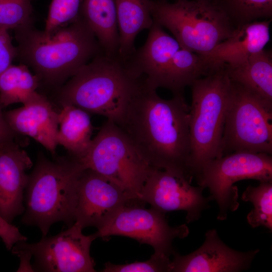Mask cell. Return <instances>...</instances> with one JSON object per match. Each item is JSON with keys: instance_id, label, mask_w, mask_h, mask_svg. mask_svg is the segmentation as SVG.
Here are the masks:
<instances>
[{"instance_id": "4", "label": "cell", "mask_w": 272, "mask_h": 272, "mask_svg": "<svg viewBox=\"0 0 272 272\" xmlns=\"http://www.w3.org/2000/svg\"><path fill=\"white\" fill-rule=\"evenodd\" d=\"M84 169L70 156L51 161L39 154L25 190L22 223L38 227L42 236H46L56 222H63L69 227L72 226L78 180Z\"/></svg>"}, {"instance_id": "9", "label": "cell", "mask_w": 272, "mask_h": 272, "mask_svg": "<svg viewBox=\"0 0 272 272\" xmlns=\"http://www.w3.org/2000/svg\"><path fill=\"white\" fill-rule=\"evenodd\" d=\"M194 177L198 186L209 189L218 205L217 219L223 221L239 205L235 182L248 179L272 182V157L264 153L233 152L208 161Z\"/></svg>"}, {"instance_id": "8", "label": "cell", "mask_w": 272, "mask_h": 272, "mask_svg": "<svg viewBox=\"0 0 272 272\" xmlns=\"http://www.w3.org/2000/svg\"><path fill=\"white\" fill-rule=\"evenodd\" d=\"M239 151L271 155L272 103L231 81L223 156Z\"/></svg>"}, {"instance_id": "27", "label": "cell", "mask_w": 272, "mask_h": 272, "mask_svg": "<svg viewBox=\"0 0 272 272\" xmlns=\"http://www.w3.org/2000/svg\"><path fill=\"white\" fill-rule=\"evenodd\" d=\"M172 261L169 256L154 252L146 261H135L124 264L105 263L103 272H171Z\"/></svg>"}, {"instance_id": "16", "label": "cell", "mask_w": 272, "mask_h": 272, "mask_svg": "<svg viewBox=\"0 0 272 272\" xmlns=\"http://www.w3.org/2000/svg\"><path fill=\"white\" fill-rule=\"evenodd\" d=\"M177 41L154 22L144 45L127 59L131 68L143 76L146 85L165 88L174 55L180 48Z\"/></svg>"}, {"instance_id": "19", "label": "cell", "mask_w": 272, "mask_h": 272, "mask_svg": "<svg viewBox=\"0 0 272 272\" xmlns=\"http://www.w3.org/2000/svg\"><path fill=\"white\" fill-rule=\"evenodd\" d=\"M230 80L272 103V55L257 52L223 63Z\"/></svg>"}, {"instance_id": "18", "label": "cell", "mask_w": 272, "mask_h": 272, "mask_svg": "<svg viewBox=\"0 0 272 272\" xmlns=\"http://www.w3.org/2000/svg\"><path fill=\"white\" fill-rule=\"evenodd\" d=\"M271 19L255 21L237 28L232 35L203 56L211 69L264 49L270 39Z\"/></svg>"}, {"instance_id": "28", "label": "cell", "mask_w": 272, "mask_h": 272, "mask_svg": "<svg viewBox=\"0 0 272 272\" xmlns=\"http://www.w3.org/2000/svg\"><path fill=\"white\" fill-rule=\"evenodd\" d=\"M82 0H52L44 30L50 32L75 20Z\"/></svg>"}, {"instance_id": "5", "label": "cell", "mask_w": 272, "mask_h": 272, "mask_svg": "<svg viewBox=\"0 0 272 272\" xmlns=\"http://www.w3.org/2000/svg\"><path fill=\"white\" fill-rule=\"evenodd\" d=\"M190 86L191 150L188 168L193 177L205 163L223 156L222 139L231 81L223 63Z\"/></svg>"}, {"instance_id": "2", "label": "cell", "mask_w": 272, "mask_h": 272, "mask_svg": "<svg viewBox=\"0 0 272 272\" xmlns=\"http://www.w3.org/2000/svg\"><path fill=\"white\" fill-rule=\"evenodd\" d=\"M17 56L38 78L57 84L71 78L103 52L95 35L79 15L74 21L48 32L31 23L15 30Z\"/></svg>"}, {"instance_id": "31", "label": "cell", "mask_w": 272, "mask_h": 272, "mask_svg": "<svg viewBox=\"0 0 272 272\" xmlns=\"http://www.w3.org/2000/svg\"><path fill=\"white\" fill-rule=\"evenodd\" d=\"M3 108L0 103V143L13 140L16 134L6 120L4 113L2 111Z\"/></svg>"}, {"instance_id": "25", "label": "cell", "mask_w": 272, "mask_h": 272, "mask_svg": "<svg viewBox=\"0 0 272 272\" xmlns=\"http://www.w3.org/2000/svg\"><path fill=\"white\" fill-rule=\"evenodd\" d=\"M241 199L251 202L254 208L248 213L247 220L252 228L262 226L272 230V182H260L258 186H248Z\"/></svg>"}, {"instance_id": "7", "label": "cell", "mask_w": 272, "mask_h": 272, "mask_svg": "<svg viewBox=\"0 0 272 272\" xmlns=\"http://www.w3.org/2000/svg\"><path fill=\"white\" fill-rule=\"evenodd\" d=\"M77 161L85 169L93 170L117 185L133 199H140L153 168L110 119L103 123L85 154Z\"/></svg>"}, {"instance_id": "14", "label": "cell", "mask_w": 272, "mask_h": 272, "mask_svg": "<svg viewBox=\"0 0 272 272\" xmlns=\"http://www.w3.org/2000/svg\"><path fill=\"white\" fill-rule=\"evenodd\" d=\"M259 251L234 250L221 240L216 229H211L202 245L193 252L186 255L174 252L171 272L241 271L250 267Z\"/></svg>"}, {"instance_id": "13", "label": "cell", "mask_w": 272, "mask_h": 272, "mask_svg": "<svg viewBox=\"0 0 272 272\" xmlns=\"http://www.w3.org/2000/svg\"><path fill=\"white\" fill-rule=\"evenodd\" d=\"M131 199L122 189L90 169H85L78 182L75 223L84 229L104 226Z\"/></svg>"}, {"instance_id": "29", "label": "cell", "mask_w": 272, "mask_h": 272, "mask_svg": "<svg viewBox=\"0 0 272 272\" xmlns=\"http://www.w3.org/2000/svg\"><path fill=\"white\" fill-rule=\"evenodd\" d=\"M17 54L8 31L0 28V75L12 64Z\"/></svg>"}, {"instance_id": "26", "label": "cell", "mask_w": 272, "mask_h": 272, "mask_svg": "<svg viewBox=\"0 0 272 272\" xmlns=\"http://www.w3.org/2000/svg\"><path fill=\"white\" fill-rule=\"evenodd\" d=\"M33 0H0V28L9 31L31 23Z\"/></svg>"}, {"instance_id": "17", "label": "cell", "mask_w": 272, "mask_h": 272, "mask_svg": "<svg viewBox=\"0 0 272 272\" xmlns=\"http://www.w3.org/2000/svg\"><path fill=\"white\" fill-rule=\"evenodd\" d=\"M4 116L15 133L31 137L55 154L58 113L44 96L37 93L23 106L5 112Z\"/></svg>"}, {"instance_id": "30", "label": "cell", "mask_w": 272, "mask_h": 272, "mask_svg": "<svg viewBox=\"0 0 272 272\" xmlns=\"http://www.w3.org/2000/svg\"><path fill=\"white\" fill-rule=\"evenodd\" d=\"M0 238L9 250L18 242L26 241L27 238L23 235L19 229L6 220L0 214Z\"/></svg>"}, {"instance_id": "11", "label": "cell", "mask_w": 272, "mask_h": 272, "mask_svg": "<svg viewBox=\"0 0 272 272\" xmlns=\"http://www.w3.org/2000/svg\"><path fill=\"white\" fill-rule=\"evenodd\" d=\"M82 230L74 223L55 236H42L37 243L20 241L13 247L34 257V271H96L90 249L97 237L95 233L84 235Z\"/></svg>"}, {"instance_id": "3", "label": "cell", "mask_w": 272, "mask_h": 272, "mask_svg": "<svg viewBox=\"0 0 272 272\" xmlns=\"http://www.w3.org/2000/svg\"><path fill=\"white\" fill-rule=\"evenodd\" d=\"M145 85L143 77L130 67L127 60L102 52L70 78L60 97L62 104L114 122Z\"/></svg>"}, {"instance_id": "24", "label": "cell", "mask_w": 272, "mask_h": 272, "mask_svg": "<svg viewBox=\"0 0 272 272\" xmlns=\"http://www.w3.org/2000/svg\"><path fill=\"white\" fill-rule=\"evenodd\" d=\"M235 28L260 19H271L272 0H212Z\"/></svg>"}, {"instance_id": "10", "label": "cell", "mask_w": 272, "mask_h": 272, "mask_svg": "<svg viewBox=\"0 0 272 272\" xmlns=\"http://www.w3.org/2000/svg\"><path fill=\"white\" fill-rule=\"evenodd\" d=\"M144 203L140 199L129 200L95 234L97 238L113 235L129 237L151 246L154 252L170 257L175 252L173 240L187 237L188 228L186 224L170 226L164 213L152 207L145 209Z\"/></svg>"}, {"instance_id": "12", "label": "cell", "mask_w": 272, "mask_h": 272, "mask_svg": "<svg viewBox=\"0 0 272 272\" xmlns=\"http://www.w3.org/2000/svg\"><path fill=\"white\" fill-rule=\"evenodd\" d=\"M192 178L168 170L153 168L141 192L140 199L165 214L186 212L187 223L197 220L213 200L202 194L203 188L191 184Z\"/></svg>"}, {"instance_id": "20", "label": "cell", "mask_w": 272, "mask_h": 272, "mask_svg": "<svg viewBox=\"0 0 272 272\" xmlns=\"http://www.w3.org/2000/svg\"><path fill=\"white\" fill-rule=\"evenodd\" d=\"M151 0H115L119 35L118 55L127 59L135 50L138 34L150 29L154 23L151 12Z\"/></svg>"}, {"instance_id": "22", "label": "cell", "mask_w": 272, "mask_h": 272, "mask_svg": "<svg viewBox=\"0 0 272 272\" xmlns=\"http://www.w3.org/2000/svg\"><path fill=\"white\" fill-rule=\"evenodd\" d=\"M58 113V145L77 160L85 154L92 140L93 126L89 113L73 105L62 104Z\"/></svg>"}, {"instance_id": "15", "label": "cell", "mask_w": 272, "mask_h": 272, "mask_svg": "<svg viewBox=\"0 0 272 272\" xmlns=\"http://www.w3.org/2000/svg\"><path fill=\"white\" fill-rule=\"evenodd\" d=\"M32 165L27 153L14 140L0 143V214L9 223L24 212L26 172Z\"/></svg>"}, {"instance_id": "1", "label": "cell", "mask_w": 272, "mask_h": 272, "mask_svg": "<svg viewBox=\"0 0 272 272\" xmlns=\"http://www.w3.org/2000/svg\"><path fill=\"white\" fill-rule=\"evenodd\" d=\"M189 113L183 94L164 99L146 84L114 122L150 166L192 178Z\"/></svg>"}, {"instance_id": "6", "label": "cell", "mask_w": 272, "mask_h": 272, "mask_svg": "<svg viewBox=\"0 0 272 272\" xmlns=\"http://www.w3.org/2000/svg\"><path fill=\"white\" fill-rule=\"evenodd\" d=\"M154 22L169 30L180 47L205 56L235 28L212 0L151 2Z\"/></svg>"}, {"instance_id": "21", "label": "cell", "mask_w": 272, "mask_h": 272, "mask_svg": "<svg viewBox=\"0 0 272 272\" xmlns=\"http://www.w3.org/2000/svg\"><path fill=\"white\" fill-rule=\"evenodd\" d=\"M79 15L95 35L103 52L117 55L119 35L115 0H82Z\"/></svg>"}, {"instance_id": "23", "label": "cell", "mask_w": 272, "mask_h": 272, "mask_svg": "<svg viewBox=\"0 0 272 272\" xmlns=\"http://www.w3.org/2000/svg\"><path fill=\"white\" fill-rule=\"evenodd\" d=\"M40 79L25 64L11 65L0 75V103L5 107L21 103L24 104L37 93Z\"/></svg>"}]
</instances>
